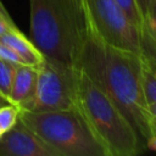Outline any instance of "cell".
<instances>
[{
	"label": "cell",
	"mask_w": 156,
	"mask_h": 156,
	"mask_svg": "<svg viewBox=\"0 0 156 156\" xmlns=\"http://www.w3.org/2000/svg\"><path fill=\"white\" fill-rule=\"evenodd\" d=\"M115 102L133 127L141 149L151 135L141 88V57L104 43L88 29L78 66Z\"/></svg>",
	"instance_id": "1"
},
{
	"label": "cell",
	"mask_w": 156,
	"mask_h": 156,
	"mask_svg": "<svg viewBox=\"0 0 156 156\" xmlns=\"http://www.w3.org/2000/svg\"><path fill=\"white\" fill-rule=\"evenodd\" d=\"M32 41L44 58L78 68L88 35L83 0H29Z\"/></svg>",
	"instance_id": "2"
},
{
	"label": "cell",
	"mask_w": 156,
	"mask_h": 156,
	"mask_svg": "<svg viewBox=\"0 0 156 156\" xmlns=\"http://www.w3.org/2000/svg\"><path fill=\"white\" fill-rule=\"evenodd\" d=\"M77 106L108 156H133L143 151L124 115L80 68Z\"/></svg>",
	"instance_id": "3"
},
{
	"label": "cell",
	"mask_w": 156,
	"mask_h": 156,
	"mask_svg": "<svg viewBox=\"0 0 156 156\" xmlns=\"http://www.w3.org/2000/svg\"><path fill=\"white\" fill-rule=\"evenodd\" d=\"M18 119L61 156H108L78 106L57 111L21 110Z\"/></svg>",
	"instance_id": "4"
},
{
	"label": "cell",
	"mask_w": 156,
	"mask_h": 156,
	"mask_svg": "<svg viewBox=\"0 0 156 156\" xmlns=\"http://www.w3.org/2000/svg\"><path fill=\"white\" fill-rule=\"evenodd\" d=\"M88 29L104 43L140 56L139 28L115 0H83Z\"/></svg>",
	"instance_id": "5"
},
{
	"label": "cell",
	"mask_w": 156,
	"mask_h": 156,
	"mask_svg": "<svg viewBox=\"0 0 156 156\" xmlns=\"http://www.w3.org/2000/svg\"><path fill=\"white\" fill-rule=\"evenodd\" d=\"M37 84L27 111H57L77 106L78 68L62 66L44 58L37 67Z\"/></svg>",
	"instance_id": "6"
},
{
	"label": "cell",
	"mask_w": 156,
	"mask_h": 156,
	"mask_svg": "<svg viewBox=\"0 0 156 156\" xmlns=\"http://www.w3.org/2000/svg\"><path fill=\"white\" fill-rule=\"evenodd\" d=\"M0 156H61L20 119L0 136Z\"/></svg>",
	"instance_id": "7"
},
{
	"label": "cell",
	"mask_w": 156,
	"mask_h": 156,
	"mask_svg": "<svg viewBox=\"0 0 156 156\" xmlns=\"http://www.w3.org/2000/svg\"><path fill=\"white\" fill-rule=\"evenodd\" d=\"M37 67L28 65H17L7 102L24 110L33 99L37 84Z\"/></svg>",
	"instance_id": "8"
},
{
	"label": "cell",
	"mask_w": 156,
	"mask_h": 156,
	"mask_svg": "<svg viewBox=\"0 0 156 156\" xmlns=\"http://www.w3.org/2000/svg\"><path fill=\"white\" fill-rule=\"evenodd\" d=\"M0 41L7 45L11 50H13L24 65L38 67L44 61L43 54L37 49L32 40L27 39V37L20 29H12L1 34Z\"/></svg>",
	"instance_id": "9"
},
{
	"label": "cell",
	"mask_w": 156,
	"mask_h": 156,
	"mask_svg": "<svg viewBox=\"0 0 156 156\" xmlns=\"http://www.w3.org/2000/svg\"><path fill=\"white\" fill-rule=\"evenodd\" d=\"M140 34V57L156 72V24L154 21L145 16L141 26L139 27Z\"/></svg>",
	"instance_id": "10"
},
{
	"label": "cell",
	"mask_w": 156,
	"mask_h": 156,
	"mask_svg": "<svg viewBox=\"0 0 156 156\" xmlns=\"http://www.w3.org/2000/svg\"><path fill=\"white\" fill-rule=\"evenodd\" d=\"M141 88L146 102H156V72L144 60H141Z\"/></svg>",
	"instance_id": "11"
},
{
	"label": "cell",
	"mask_w": 156,
	"mask_h": 156,
	"mask_svg": "<svg viewBox=\"0 0 156 156\" xmlns=\"http://www.w3.org/2000/svg\"><path fill=\"white\" fill-rule=\"evenodd\" d=\"M16 66V63H12L0 57V95L4 96L6 100L10 94Z\"/></svg>",
	"instance_id": "12"
},
{
	"label": "cell",
	"mask_w": 156,
	"mask_h": 156,
	"mask_svg": "<svg viewBox=\"0 0 156 156\" xmlns=\"http://www.w3.org/2000/svg\"><path fill=\"white\" fill-rule=\"evenodd\" d=\"M21 108L13 104H5L0 107V127L6 132L11 129L18 121Z\"/></svg>",
	"instance_id": "13"
},
{
	"label": "cell",
	"mask_w": 156,
	"mask_h": 156,
	"mask_svg": "<svg viewBox=\"0 0 156 156\" xmlns=\"http://www.w3.org/2000/svg\"><path fill=\"white\" fill-rule=\"evenodd\" d=\"M115 1L124 11V13L129 18V21L139 28L141 26V23H143L144 17H143V15L139 11V7H138L135 0H115Z\"/></svg>",
	"instance_id": "14"
},
{
	"label": "cell",
	"mask_w": 156,
	"mask_h": 156,
	"mask_svg": "<svg viewBox=\"0 0 156 156\" xmlns=\"http://www.w3.org/2000/svg\"><path fill=\"white\" fill-rule=\"evenodd\" d=\"M150 129H151V135L146 141V149L156 151V121L151 119L150 121Z\"/></svg>",
	"instance_id": "15"
},
{
	"label": "cell",
	"mask_w": 156,
	"mask_h": 156,
	"mask_svg": "<svg viewBox=\"0 0 156 156\" xmlns=\"http://www.w3.org/2000/svg\"><path fill=\"white\" fill-rule=\"evenodd\" d=\"M155 0H135L138 7H139V11L140 13L143 15V17H145L149 12H150V9L152 6Z\"/></svg>",
	"instance_id": "16"
},
{
	"label": "cell",
	"mask_w": 156,
	"mask_h": 156,
	"mask_svg": "<svg viewBox=\"0 0 156 156\" xmlns=\"http://www.w3.org/2000/svg\"><path fill=\"white\" fill-rule=\"evenodd\" d=\"M0 17L4 20V21H6L11 27H13V28H17V26L15 24V22L12 21V18H11V16L9 15V12H7V10H6V7L2 5V2L0 1Z\"/></svg>",
	"instance_id": "17"
},
{
	"label": "cell",
	"mask_w": 156,
	"mask_h": 156,
	"mask_svg": "<svg viewBox=\"0 0 156 156\" xmlns=\"http://www.w3.org/2000/svg\"><path fill=\"white\" fill-rule=\"evenodd\" d=\"M16 30V29H18V28H13V27H11L6 21H4L1 17H0V35L1 34H4V33H6V32H9V30Z\"/></svg>",
	"instance_id": "18"
},
{
	"label": "cell",
	"mask_w": 156,
	"mask_h": 156,
	"mask_svg": "<svg viewBox=\"0 0 156 156\" xmlns=\"http://www.w3.org/2000/svg\"><path fill=\"white\" fill-rule=\"evenodd\" d=\"M147 112H149V115H150V118L156 121V102H154V104H147Z\"/></svg>",
	"instance_id": "19"
},
{
	"label": "cell",
	"mask_w": 156,
	"mask_h": 156,
	"mask_svg": "<svg viewBox=\"0 0 156 156\" xmlns=\"http://www.w3.org/2000/svg\"><path fill=\"white\" fill-rule=\"evenodd\" d=\"M146 16H149V17L154 21V23L156 24V0L154 1L152 6H151V9H150V12H149Z\"/></svg>",
	"instance_id": "20"
},
{
	"label": "cell",
	"mask_w": 156,
	"mask_h": 156,
	"mask_svg": "<svg viewBox=\"0 0 156 156\" xmlns=\"http://www.w3.org/2000/svg\"><path fill=\"white\" fill-rule=\"evenodd\" d=\"M5 104H7V100H6L4 96H1V95H0V107H1L2 105H5Z\"/></svg>",
	"instance_id": "21"
},
{
	"label": "cell",
	"mask_w": 156,
	"mask_h": 156,
	"mask_svg": "<svg viewBox=\"0 0 156 156\" xmlns=\"http://www.w3.org/2000/svg\"><path fill=\"white\" fill-rule=\"evenodd\" d=\"M4 133H5V130H4V129H2L1 127H0V136H1V135H2Z\"/></svg>",
	"instance_id": "22"
}]
</instances>
